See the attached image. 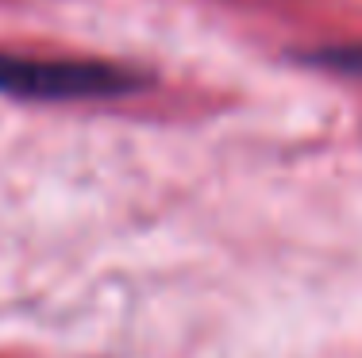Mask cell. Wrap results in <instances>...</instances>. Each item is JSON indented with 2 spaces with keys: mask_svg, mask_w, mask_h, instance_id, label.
<instances>
[{
  "mask_svg": "<svg viewBox=\"0 0 362 358\" xmlns=\"http://www.w3.org/2000/svg\"><path fill=\"white\" fill-rule=\"evenodd\" d=\"M146 78L127 66L97 62V58H35L0 50V93L20 100H116L143 89Z\"/></svg>",
  "mask_w": 362,
  "mask_h": 358,
  "instance_id": "cell-1",
  "label": "cell"
},
{
  "mask_svg": "<svg viewBox=\"0 0 362 358\" xmlns=\"http://www.w3.org/2000/svg\"><path fill=\"white\" fill-rule=\"evenodd\" d=\"M316 62H324L327 70H339V73H358L362 78V47H335L316 54Z\"/></svg>",
  "mask_w": 362,
  "mask_h": 358,
  "instance_id": "cell-2",
  "label": "cell"
}]
</instances>
